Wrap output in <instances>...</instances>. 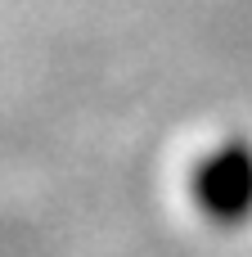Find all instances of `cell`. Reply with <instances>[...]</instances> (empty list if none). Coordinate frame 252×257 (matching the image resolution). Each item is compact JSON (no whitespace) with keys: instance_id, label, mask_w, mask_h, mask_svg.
I'll return each instance as SVG.
<instances>
[{"instance_id":"6da1fadb","label":"cell","mask_w":252,"mask_h":257,"mask_svg":"<svg viewBox=\"0 0 252 257\" xmlns=\"http://www.w3.org/2000/svg\"><path fill=\"white\" fill-rule=\"evenodd\" d=\"M189 194L198 212L216 226H243L252 221V145L225 140L216 145L189 176Z\"/></svg>"}]
</instances>
